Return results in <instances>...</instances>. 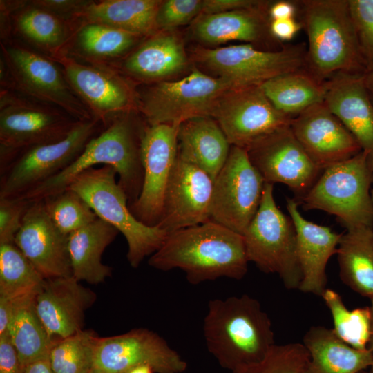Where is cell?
Wrapping results in <instances>:
<instances>
[{
    "mask_svg": "<svg viewBox=\"0 0 373 373\" xmlns=\"http://www.w3.org/2000/svg\"><path fill=\"white\" fill-rule=\"evenodd\" d=\"M248 262L243 236L211 220L168 233L149 259L158 270H182L193 285L222 277L240 280Z\"/></svg>",
    "mask_w": 373,
    "mask_h": 373,
    "instance_id": "1",
    "label": "cell"
},
{
    "mask_svg": "<svg viewBox=\"0 0 373 373\" xmlns=\"http://www.w3.org/2000/svg\"><path fill=\"white\" fill-rule=\"evenodd\" d=\"M203 334L209 352L231 372L260 362L276 345L270 318L247 294L210 300Z\"/></svg>",
    "mask_w": 373,
    "mask_h": 373,
    "instance_id": "2",
    "label": "cell"
},
{
    "mask_svg": "<svg viewBox=\"0 0 373 373\" xmlns=\"http://www.w3.org/2000/svg\"><path fill=\"white\" fill-rule=\"evenodd\" d=\"M146 128L137 126L125 116L112 119L104 131L88 142L70 165L21 198L32 202L61 192L81 173L103 164L115 169L119 175L118 184L131 206L138 198L143 183L141 142Z\"/></svg>",
    "mask_w": 373,
    "mask_h": 373,
    "instance_id": "3",
    "label": "cell"
},
{
    "mask_svg": "<svg viewBox=\"0 0 373 373\" xmlns=\"http://www.w3.org/2000/svg\"><path fill=\"white\" fill-rule=\"evenodd\" d=\"M296 3L307 37V69L322 82L338 74H365L367 70L349 0H302Z\"/></svg>",
    "mask_w": 373,
    "mask_h": 373,
    "instance_id": "4",
    "label": "cell"
},
{
    "mask_svg": "<svg viewBox=\"0 0 373 373\" xmlns=\"http://www.w3.org/2000/svg\"><path fill=\"white\" fill-rule=\"evenodd\" d=\"M116 174L109 165L92 167L78 175L68 188L82 197L98 218L123 234L128 244L127 260L137 268L146 256L160 249L168 233L136 219L126 193L115 180Z\"/></svg>",
    "mask_w": 373,
    "mask_h": 373,
    "instance_id": "5",
    "label": "cell"
},
{
    "mask_svg": "<svg viewBox=\"0 0 373 373\" xmlns=\"http://www.w3.org/2000/svg\"><path fill=\"white\" fill-rule=\"evenodd\" d=\"M367 155L362 151L324 169L298 202L305 210H320L334 216L346 230L373 228V175Z\"/></svg>",
    "mask_w": 373,
    "mask_h": 373,
    "instance_id": "6",
    "label": "cell"
},
{
    "mask_svg": "<svg viewBox=\"0 0 373 373\" xmlns=\"http://www.w3.org/2000/svg\"><path fill=\"white\" fill-rule=\"evenodd\" d=\"M242 236L249 262L265 273L278 274L287 289L299 288L296 229L277 206L274 184L265 183L259 208Z\"/></svg>",
    "mask_w": 373,
    "mask_h": 373,
    "instance_id": "7",
    "label": "cell"
},
{
    "mask_svg": "<svg viewBox=\"0 0 373 373\" xmlns=\"http://www.w3.org/2000/svg\"><path fill=\"white\" fill-rule=\"evenodd\" d=\"M96 118L78 121L63 140L30 146L0 164V198L21 197L70 165L95 136Z\"/></svg>",
    "mask_w": 373,
    "mask_h": 373,
    "instance_id": "8",
    "label": "cell"
},
{
    "mask_svg": "<svg viewBox=\"0 0 373 373\" xmlns=\"http://www.w3.org/2000/svg\"><path fill=\"white\" fill-rule=\"evenodd\" d=\"M195 59L224 80L231 88L260 86L274 77L307 69L305 43L285 44L279 50L259 49L249 44L197 48Z\"/></svg>",
    "mask_w": 373,
    "mask_h": 373,
    "instance_id": "9",
    "label": "cell"
},
{
    "mask_svg": "<svg viewBox=\"0 0 373 373\" xmlns=\"http://www.w3.org/2000/svg\"><path fill=\"white\" fill-rule=\"evenodd\" d=\"M230 86L195 69L177 81H163L149 88L141 99L140 110L149 125H180L188 119L212 116L220 97Z\"/></svg>",
    "mask_w": 373,
    "mask_h": 373,
    "instance_id": "10",
    "label": "cell"
},
{
    "mask_svg": "<svg viewBox=\"0 0 373 373\" xmlns=\"http://www.w3.org/2000/svg\"><path fill=\"white\" fill-rule=\"evenodd\" d=\"M265 185L246 150L231 146L213 180L210 220L243 235L259 208Z\"/></svg>",
    "mask_w": 373,
    "mask_h": 373,
    "instance_id": "11",
    "label": "cell"
},
{
    "mask_svg": "<svg viewBox=\"0 0 373 373\" xmlns=\"http://www.w3.org/2000/svg\"><path fill=\"white\" fill-rule=\"evenodd\" d=\"M265 183H282L299 200L323 172L310 159L289 126L278 128L245 149Z\"/></svg>",
    "mask_w": 373,
    "mask_h": 373,
    "instance_id": "12",
    "label": "cell"
},
{
    "mask_svg": "<svg viewBox=\"0 0 373 373\" xmlns=\"http://www.w3.org/2000/svg\"><path fill=\"white\" fill-rule=\"evenodd\" d=\"M149 365L155 373H182L187 363L157 333L136 328L97 339L93 370L97 373H126Z\"/></svg>",
    "mask_w": 373,
    "mask_h": 373,
    "instance_id": "13",
    "label": "cell"
},
{
    "mask_svg": "<svg viewBox=\"0 0 373 373\" xmlns=\"http://www.w3.org/2000/svg\"><path fill=\"white\" fill-rule=\"evenodd\" d=\"M211 117L231 146L245 149L258 139L289 126L292 119L273 106L260 85L228 90Z\"/></svg>",
    "mask_w": 373,
    "mask_h": 373,
    "instance_id": "14",
    "label": "cell"
},
{
    "mask_svg": "<svg viewBox=\"0 0 373 373\" xmlns=\"http://www.w3.org/2000/svg\"><path fill=\"white\" fill-rule=\"evenodd\" d=\"M179 126L148 125L142 136L143 183L138 198L129 208L136 219L146 226H157L162 218L166 189L178 158Z\"/></svg>",
    "mask_w": 373,
    "mask_h": 373,
    "instance_id": "15",
    "label": "cell"
},
{
    "mask_svg": "<svg viewBox=\"0 0 373 373\" xmlns=\"http://www.w3.org/2000/svg\"><path fill=\"white\" fill-rule=\"evenodd\" d=\"M2 50L14 84L23 93L61 108L76 120L95 118L55 62L19 46Z\"/></svg>",
    "mask_w": 373,
    "mask_h": 373,
    "instance_id": "16",
    "label": "cell"
},
{
    "mask_svg": "<svg viewBox=\"0 0 373 373\" xmlns=\"http://www.w3.org/2000/svg\"><path fill=\"white\" fill-rule=\"evenodd\" d=\"M77 122L58 110L1 96L0 164L23 149L63 140Z\"/></svg>",
    "mask_w": 373,
    "mask_h": 373,
    "instance_id": "17",
    "label": "cell"
},
{
    "mask_svg": "<svg viewBox=\"0 0 373 373\" xmlns=\"http://www.w3.org/2000/svg\"><path fill=\"white\" fill-rule=\"evenodd\" d=\"M213 185L205 171L178 153L157 227L170 233L209 221Z\"/></svg>",
    "mask_w": 373,
    "mask_h": 373,
    "instance_id": "18",
    "label": "cell"
},
{
    "mask_svg": "<svg viewBox=\"0 0 373 373\" xmlns=\"http://www.w3.org/2000/svg\"><path fill=\"white\" fill-rule=\"evenodd\" d=\"M290 127L308 156L321 171L362 151L355 137L324 102L293 117Z\"/></svg>",
    "mask_w": 373,
    "mask_h": 373,
    "instance_id": "19",
    "label": "cell"
},
{
    "mask_svg": "<svg viewBox=\"0 0 373 373\" xmlns=\"http://www.w3.org/2000/svg\"><path fill=\"white\" fill-rule=\"evenodd\" d=\"M68 238L41 200L31 202L14 243L44 279L66 278L73 276Z\"/></svg>",
    "mask_w": 373,
    "mask_h": 373,
    "instance_id": "20",
    "label": "cell"
},
{
    "mask_svg": "<svg viewBox=\"0 0 373 373\" xmlns=\"http://www.w3.org/2000/svg\"><path fill=\"white\" fill-rule=\"evenodd\" d=\"M96 294L71 277L44 279L35 295L36 312L55 340L82 330L86 311Z\"/></svg>",
    "mask_w": 373,
    "mask_h": 373,
    "instance_id": "21",
    "label": "cell"
},
{
    "mask_svg": "<svg viewBox=\"0 0 373 373\" xmlns=\"http://www.w3.org/2000/svg\"><path fill=\"white\" fill-rule=\"evenodd\" d=\"M286 207L296 232L297 256L302 273L298 289L321 296L326 289V267L329 258L336 254L342 233L307 220L294 199L287 198Z\"/></svg>",
    "mask_w": 373,
    "mask_h": 373,
    "instance_id": "22",
    "label": "cell"
},
{
    "mask_svg": "<svg viewBox=\"0 0 373 373\" xmlns=\"http://www.w3.org/2000/svg\"><path fill=\"white\" fill-rule=\"evenodd\" d=\"M59 58L68 83L95 118L108 124L128 109L130 92L115 75L66 57Z\"/></svg>",
    "mask_w": 373,
    "mask_h": 373,
    "instance_id": "23",
    "label": "cell"
},
{
    "mask_svg": "<svg viewBox=\"0 0 373 373\" xmlns=\"http://www.w3.org/2000/svg\"><path fill=\"white\" fill-rule=\"evenodd\" d=\"M269 6V3L262 1L249 8L202 14L194 23V34L207 44L240 41L256 47V44L267 43L279 50L285 44L274 38L270 31Z\"/></svg>",
    "mask_w": 373,
    "mask_h": 373,
    "instance_id": "24",
    "label": "cell"
},
{
    "mask_svg": "<svg viewBox=\"0 0 373 373\" xmlns=\"http://www.w3.org/2000/svg\"><path fill=\"white\" fill-rule=\"evenodd\" d=\"M363 75L338 74L325 82L324 103L359 143L373 154V99Z\"/></svg>",
    "mask_w": 373,
    "mask_h": 373,
    "instance_id": "25",
    "label": "cell"
},
{
    "mask_svg": "<svg viewBox=\"0 0 373 373\" xmlns=\"http://www.w3.org/2000/svg\"><path fill=\"white\" fill-rule=\"evenodd\" d=\"M178 156L205 171L213 180L225 164L231 148L217 122L210 116L180 124Z\"/></svg>",
    "mask_w": 373,
    "mask_h": 373,
    "instance_id": "26",
    "label": "cell"
},
{
    "mask_svg": "<svg viewBox=\"0 0 373 373\" xmlns=\"http://www.w3.org/2000/svg\"><path fill=\"white\" fill-rule=\"evenodd\" d=\"M309 360L303 373H359L369 368L373 352L359 350L341 341L333 329L313 326L303 337Z\"/></svg>",
    "mask_w": 373,
    "mask_h": 373,
    "instance_id": "27",
    "label": "cell"
},
{
    "mask_svg": "<svg viewBox=\"0 0 373 373\" xmlns=\"http://www.w3.org/2000/svg\"><path fill=\"white\" fill-rule=\"evenodd\" d=\"M119 231L97 218L68 235V245L73 277L79 282L99 284L111 276L112 268L104 265L102 256Z\"/></svg>",
    "mask_w": 373,
    "mask_h": 373,
    "instance_id": "28",
    "label": "cell"
},
{
    "mask_svg": "<svg viewBox=\"0 0 373 373\" xmlns=\"http://www.w3.org/2000/svg\"><path fill=\"white\" fill-rule=\"evenodd\" d=\"M186 65L187 57L180 37L165 30L149 38L130 55L124 68L135 77L154 80L176 74Z\"/></svg>",
    "mask_w": 373,
    "mask_h": 373,
    "instance_id": "29",
    "label": "cell"
},
{
    "mask_svg": "<svg viewBox=\"0 0 373 373\" xmlns=\"http://www.w3.org/2000/svg\"><path fill=\"white\" fill-rule=\"evenodd\" d=\"M336 254L342 282L362 296L373 298V228L346 230Z\"/></svg>",
    "mask_w": 373,
    "mask_h": 373,
    "instance_id": "30",
    "label": "cell"
},
{
    "mask_svg": "<svg viewBox=\"0 0 373 373\" xmlns=\"http://www.w3.org/2000/svg\"><path fill=\"white\" fill-rule=\"evenodd\" d=\"M162 1H90L78 16L137 36L150 33L156 26V16Z\"/></svg>",
    "mask_w": 373,
    "mask_h": 373,
    "instance_id": "31",
    "label": "cell"
},
{
    "mask_svg": "<svg viewBox=\"0 0 373 373\" xmlns=\"http://www.w3.org/2000/svg\"><path fill=\"white\" fill-rule=\"evenodd\" d=\"M260 86L273 106L291 118L323 102L325 95V82L307 68L274 77Z\"/></svg>",
    "mask_w": 373,
    "mask_h": 373,
    "instance_id": "32",
    "label": "cell"
},
{
    "mask_svg": "<svg viewBox=\"0 0 373 373\" xmlns=\"http://www.w3.org/2000/svg\"><path fill=\"white\" fill-rule=\"evenodd\" d=\"M35 294L14 298L15 309L6 332L23 367L48 358L54 341L36 312Z\"/></svg>",
    "mask_w": 373,
    "mask_h": 373,
    "instance_id": "33",
    "label": "cell"
},
{
    "mask_svg": "<svg viewBox=\"0 0 373 373\" xmlns=\"http://www.w3.org/2000/svg\"><path fill=\"white\" fill-rule=\"evenodd\" d=\"M44 280L14 242L0 244V296L16 298L35 294Z\"/></svg>",
    "mask_w": 373,
    "mask_h": 373,
    "instance_id": "34",
    "label": "cell"
},
{
    "mask_svg": "<svg viewBox=\"0 0 373 373\" xmlns=\"http://www.w3.org/2000/svg\"><path fill=\"white\" fill-rule=\"evenodd\" d=\"M321 296L331 313L335 334L355 349H368L371 331L370 307L349 310L341 296L331 289H325Z\"/></svg>",
    "mask_w": 373,
    "mask_h": 373,
    "instance_id": "35",
    "label": "cell"
},
{
    "mask_svg": "<svg viewBox=\"0 0 373 373\" xmlns=\"http://www.w3.org/2000/svg\"><path fill=\"white\" fill-rule=\"evenodd\" d=\"M97 338L93 330L82 329L55 339L48 354L54 373H88L93 370Z\"/></svg>",
    "mask_w": 373,
    "mask_h": 373,
    "instance_id": "36",
    "label": "cell"
},
{
    "mask_svg": "<svg viewBox=\"0 0 373 373\" xmlns=\"http://www.w3.org/2000/svg\"><path fill=\"white\" fill-rule=\"evenodd\" d=\"M18 30L41 48L55 51L67 40V26L57 15L34 6L22 11L17 17Z\"/></svg>",
    "mask_w": 373,
    "mask_h": 373,
    "instance_id": "37",
    "label": "cell"
},
{
    "mask_svg": "<svg viewBox=\"0 0 373 373\" xmlns=\"http://www.w3.org/2000/svg\"><path fill=\"white\" fill-rule=\"evenodd\" d=\"M43 201L53 223L67 236L98 218L83 198L69 188L49 195Z\"/></svg>",
    "mask_w": 373,
    "mask_h": 373,
    "instance_id": "38",
    "label": "cell"
},
{
    "mask_svg": "<svg viewBox=\"0 0 373 373\" xmlns=\"http://www.w3.org/2000/svg\"><path fill=\"white\" fill-rule=\"evenodd\" d=\"M137 35L111 26L87 23L79 31V47L95 57H115L126 52L135 43Z\"/></svg>",
    "mask_w": 373,
    "mask_h": 373,
    "instance_id": "39",
    "label": "cell"
},
{
    "mask_svg": "<svg viewBox=\"0 0 373 373\" xmlns=\"http://www.w3.org/2000/svg\"><path fill=\"white\" fill-rule=\"evenodd\" d=\"M309 354L303 343L274 345L260 362L240 367L231 373H303Z\"/></svg>",
    "mask_w": 373,
    "mask_h": 373,
    "instance_id": "40",
    "label": "cell"
},
{
    "mask_svg": "<svg viewBox=\"0 0 373 373\" xmlns=\"http://www.w3.org/2000/svg\"><path fill=\"white\" fill-rule=\"evenodd\" d=\"M349 5L367 72L373 69V0H349Z\"/></svg>",
    "mask_w": 373,
    "mask_h": 373,
    "instance_id": "41",
    "label": "cell"
},
{
    "mask_svg": "<svg viewBox=\"0 0 373 373\" xmlns=\"http://www.w3.org/2000/svg\"><path fill=\"white\" fill-rule=\"evenodd\" d=\"M201 0L162 1L156 16V26L169 30L187 23L202 12Z\"/></svg>",
    "mask_w": 373,
    "mask_h": 373,
    "instance_id": "42",
    "label": "cell"
},
{
    "mask_svg": "<svg viewBox=\"0 0 373 373\" xmlns=\"http://www.w3.org/2000/svg\"><path fill=\"white\" fill-rule=\"evenodd\" d=\"M30 203L21 197L0 198V244L14 242Z\"/></svg>",
    "mask_w": 373,
    "mask_h": 373,
    "instance_id": "43",
    "label": "cell"
},
{
    "mask_svg": "<svg viewBox=\"0 0 373 373\" xmlns=\"http://www.w3.org/2000/svg\"><path fill=\"white\" fill-rule=\"evenodd\" d=\"M23 367L8 334L0 335V373H23Z\"/></svg>",
    "mask_w": 373,
    "mask_h": 373,
    "instance_id": "44",
    "label": "cell"
},
{
    "mask_svg": "<svg viewBox=\"0 0 373 373\" xmlns=\"http://www.w3.org/2000/svg\"><path fill=\"white\" fill-rule=\"evenodd\" d=\"M90 1L82 0H37L32 3L56 15L71 14L79 15Z\"/></svg>",
    "mask_w": 373,
    "mask_h": 373,
    "instance_id": "45",
    "label": "cell"
},
{
    "mask_svg": "<svg viewBox=\"0 0 373 373\" xmlns=\"http://www.w3.org/2000/svg\"><path fill=\"white\" fill-rule=\"evenodd\" d=\"M262 1L257 0H203L202 14H216L256 6Z\"/></svg>",
    "mask_w": 373,
    "mask_h": 373,
    "instance_id": "46",
    "label": "cell"
},
{
    "mask_svg": "<svg viewBox=\"0 0 373 373\" xmlns=\"http://www.w3.org/2000/svg\"><path fill=\"white\" fill-rule=\"evenodd\" d=\"M302 28L301 23L295 19L272 20L270 23L272 35L280 42L291 40Z\"/></svg>",
    "mask_w": 373,
    "mask_h": 373,
    "instance_id": "47",
    "label": "cell"
},
{
    "mask_svg": "<svg viewBox=\"0 0 373 373\" xmlns=\"http://www.w3.org/2000/svg\"><path fill=\"white\" fill-rule=\"evenodd\" d=\"M298 10L296 1L280 0L270 4L269 15L271 21L294 19Z\"/></svg>",
    "mask_w": 373,
    "mask_h": 373,
    "instance_id": "48",
    "label": "cell"
},
{
    "mask_svg": "<svg viewBox=\"0 0 373 373\" xmlns=\"http://www.w3.org/2000/svg\"><path fill=\"white\" fill-rule=\"evenodd\" d=\"M14 309V298L0 296V335L7 332Z\"/></svg>",
    "mask_w": 373,
    "mask_h": 373,
    "instance_id": "49",
    "label": "cell"
},
{
    "mask_svg": "<svg viewBox=\"0 0 373 373\" xmlns=\"http://www.w3.org/2000/svg\"><path fill=\"white\" fill-rule=\"evenodd\" d=\"M23 373H54L48 358L37 360L24 366Z\"/></svg>",
    "mask_w": 373,
    "mask_h": 373,
    "instance_id": "50",
    "label": "cell"
},
{
    "mask_svg": "<svg viewBox=\"0 0 373 373\" xmlns=\"http://www.w3.org/2000/svg\"><path fill=\"white\" fill-rule=\"evenodd\" d=\"M365 85L373 99V69L363 74Z\"/></svg>",
    "mask_w": 373,
    "mask_h": 373,
    "instance_id": "51",
    "label": "cell"
},
{
    "mask_svg": "<svg viewBox=\"0 0 373 373\" xmlns=\"http://www.w3.org/2000/svg\"><path fill=\"white\" fill-rule=\"evenodd\" d=\"M126 373H155V372L150 365H141L131 369Z\"/></svg>",
    "mask_w": 373,
    "mask_h": 373,
    "instance_id": "52",
    "label": "cell"
},
{
    "mask_svg": "<svg viewBox=\"0 0 373 373\" xmlns=\"http://www.w3.org/2000/svg\"><path fill=\"white\" fill-rule=\"evenodd\" d=\"M371 305L370 306L371 313V331L370 338L368 343V349L373 352V298H370Z\"/></svg>",
    "mask_w": 373,
    "mask_h": 373,
    "instance_id": "53",
    "label": "cell"
},
{
    "mask_svg": "<svg viewBox=\"0 0 373 373\" xmlns=\"http://www.w3.org/2000/svg\"><path fill=\"white\" fill-rule=\"evenodd\" d=\"M367 160H368V164H369L370 169L373 175V154L367 155ZM371 196L373 201V188L371 189Z\"/></svg>",
    "mask_w": 373,
    "mask_h": 373,
    "instance_id": "54",
    "label": "cell"
},
{
    "mask_svg": "<svg viewBox=\"0 0 373 373\" xmlns=\"http://www.w3.org/2000/svg\"><path fill=\"white\" fill-rule=\"evenodd\" d=\"M370 368V372L369 373H373V361L370 365V367H369Z\"/></svg>",
    "mask_w": 373,
    "mask_h": 373,
    "instance_id": "55",
    "label": "cell"
},
{
    "mask_svg": "<svg viewBox=\"0 0 373 373\" xmlns=\"http://www.w3.org/2000/svg\"><path fill=\"white\" fill-rule=\"evenodd\" d=\"M88 373H97L96 372L95 370H92L90 372H89Z\"/></svg>",
    "mask_w": 373,
    "mask_h": 373,
    "instance_id": "56",
    "label": "cell"
},
{
    "mask_svg": "<svg viewBox=\"0 0 373 373\" xmlns=\"http://www.w3.org/2000/svg\"><path fill=\"white\" fill-rule=\"evenodd\" d=\"M359 373H369V372H365V371L364 370V371H362V372H359Z\"/></svg>",
    "mask_w": 373,
    "mask_h": 373,
    "instance_id": "57",
    "label": "cell"
}]
</instances>
